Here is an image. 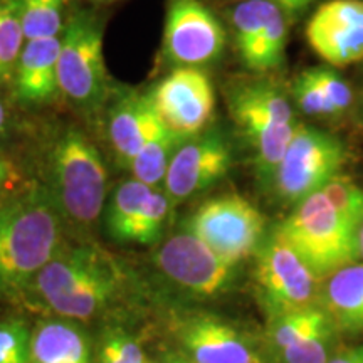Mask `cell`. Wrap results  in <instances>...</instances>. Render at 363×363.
Instances as JSON below:
<instances>
[{
    "label": "cell",
    "instance_id": "1",
    "mask_svg": "<svg viewBox=\"0 0 363 363\" xmlns=\"http://www.w3.org/2000/svg\"><path fill=\"white\" fill-rule=\"evenodd\" d=\"M126 279L123 266L96 242H66L35 276L22 301L48 316L86 323L115 305Z\"/></svg>",
    "mask_w": 363,
    "mask_h": 363
},
{
    "label": "cell",
    "instance_id": "2",
    "mask_svg": "<svg viewBox=\"0 0 363 363\" xmlns=\"http://www.w3.org/2000/svg\"><path fill=\"white\" fill-rule=\"evenodd\" d=\"M65 225L43 185L0 203V299L22 301L35 276L66 244Z\"/></svg>",
    "mask_w": 363,
    "mask_h": 363
},
{
    "label": "cell",
    "instance_id": "3",
    "mask_svg": "<svg viewBox=\"0 0 363 363\" xmlns=\"http://www.w3.org/2000/svg\"><path fill=\"white\" fill-rule=\"evenodd\" d=\"M48 192L66 225L93 230L104 214L108 172L98 148L78 128L61 131L48 158Z\"/></svg>",
    "mask_w": 363,
    "mask_h": 363
},
{
    "label": "cell",
    "instance_id": "4",
    "mask_svg": "<svg viewBox=\"0 0 363 363\" xmlns=\"http://www.w3.org/2000/svg\"><path fill=\"white\" fill-rule=\"evenodd\" d=\"M227 103L234 123L251 148L257 179L271 189L299 125L291 96L269 79H247L230 86Z\"/></svg>",
    "mask_w": 363,
    "mask_h": 363
},
{
    "label": "cell",
    "instance_id": "5",
    "mask_svg": "<svg viewBox=\"0 0 363 363\" xmlns=\"http://www.w3.org/2000/svg\"><path fill=\"white\" fill-rule=\"evenodd\" d=\"M274 230L320 281L358 259L357 227L338 214L321 190L294 206Z\"/></svg>",
    "mask_w": 363,
    "mask_h": 363
},
{
    "label": "cell",
    "instance_id": "6",
    "mask_svg": "<svg viewBox=\"0 0 363 363\" xmlns=\"http://www.w3.org/2000/svg\"><path fill=\"white\" fill-rule=\"evenodd\" d=\"M59 93L78 110L98 111L111 94L103 54V27L91 13H76L65 26L57 65Z\"/></svg>",
    "mask_w": 363,
    "mask_h": 363
},
{
    "label": "cell",
    "instance_id": "7",
    "mask_svg": "<svg viewBox=\"0 0 363 363\" xmlns=\"http://www.w3.org/2000/svg\"><path fill=\"white\" fill-rule=\"evenodd\" d=\"M320 283L276 230L262 239L254 254V289L267 320L320 305Z\"/></svg>",
    "mask_w": 363,
    "mask_h": 363
},
{
    "label": "cell",
    "instance_id": "8",
    "mask_svg": "<svg viewBox=\"0 0 363 363\" xmlns=\"http://www.w3.org/2000/svg\"><path fill=\"white\" fill-rule=\"evenodd\" d=\"M348 160L343 140L311 125L299 123L272 180L278 201L298 206L342 175Z\"/></svg>",
    "mask_w": 363,
    "mask_h": 363
},
{
    "label": "cell",
    "instance_id": "9",
    "mask_svg": "<svg viewBox=\"0 0 363 363\" xmlns=\"http://www.w3.org/2000/svg\"><path fill=\"white\" fill-rule=\"evenodd\" d=\"M222 259L240 264L254 256L266 238V217L239 194H225L201 203L184 222Z\"/></svg>",
    "mask_w": 363,
    "mask_h": 363
},
{
    "label": "cell",
    "instance_id": "10",
    "mask_svg": "<svg viewBox=\"0 0 363 363\" xmlns=\"http://www.w3.org/2000/svg\"><path fill=\"white\" fill-rule=\"evenodd\" d=\"M153 264L184 299L208 301L233 286L238 264L222 259L187 229L170 235L158 246Z\"/></svg>",
    "mask_w": 363,
    "mask_h": 363
},
{
    "label": "cell",
    "instance_id": "11",
    "mask_svg": "<svg viewBox=\"0 0 363 363\" xmlns=\"http://www.w3.org/2000/svg\"><path fill=\"white\" fill-rule=\"evenodd\" d=\"M148 99L162 123L184 142L211 128L216 91L201 67H175L150 91Z\"/></svg>",
    "mask_w": 363,
    "mask_h": 363
},
{
    "label": "cell",
    "instance_id": "12",
    "mask_svg": "<svg viewBox=\"0 0 363 363\" xmlns=\"http://www.w3.org/2000/svg\"><path fill=\"white\" fill-rule=\"evenodd\" d=\"M225 30L201 0H169L163 54L175 67H201L224 51Z\"/></svg>",
    "mask_w": 363,
    "mask_h": 363
},
{
    "label": "cell",
    "instance_id": "13",
    "mask_svg": "<svg viewBox=\"0 0 363 363\" xmlns=\"http://www.w3.org/2000/svg\"><path fill=\"white\" fill-rule=\"evenodd\" d=\"M233 145L219 128L185 140L172 158L163 190L172 202H182L203 192L229 174Z\"/></svg>",
    "mask_w": 363,
    "mask_h": 363
},
{
    "label": "cell",
    "instance_id": "14",
    "mask_svg": "<svg viewBox=\"0 0 363 363\" xmlns=\"http://www.w3.org/2000/svg\"><path fill=\"white\" fill-rule=\"evenodd\" d=\"M174 337L190 363H262L252 340L214 313H190L177 321Z\"/></svg>",
    "mask_w": 363,
    "mask_h": 363
},
{
    "label": "cell",
    "instance_id": "15",
    "mask_svg": "<svg viewBox=\"0 0 363 363\" xmlns=\"http://www.w3.org/2000/svg\"><path fill=\"white\" fill-rule=\"evenodd\" d=\"M311 49L331 67L363 61V0H328L306 26Z\"/></svg>",
    "mask_w": 363,
    "mask_h": 363
},
{
    "label": "cell",
    "instance_id": "16",
    "mask_svg": "<svg viewBox=\"0 0 363 363\" xmlns=\"http://www.w3.org/2000/svg\"><path fill=\"white\" fill-rule=\"evenodd\" d=\"M333 321L321 305L269 321L267 343L279 363H328Z\"/></svg>",
    "mask_w": 363,
    "mask_h": 363
},
{
    "label": "cell",
    "instance_id": "17",
    "mask_svg": "<svg viewBox=\"0 0 363 363\" xmlns=\"http://www.w3.org/2000/svg\"><path fill=\"white\" fill-rule=\"evenodd\" d=\"M94 340L84 323L67 318L38 320L30 333V363H93Z\"/></svg>",
    "mask_w": 363,
    "mask_h": 363
},
{
    "label": "cell",
    "instance_id": "18",
    "mask_svg": "<svg viewBox=\"0 0 363 363\" xmlns=\"http://www.w3.org/2000/svg\"><path fill=\"white\" fill-rule=\"evenodd\" d=\"M59 52L61 35L27 40L13 72V86L19 101L38 106L56 96L59 93Z\"/></svg>",
    "mask_w": 363,
    "mask_h": 363
},
{
    "label": "cell",
    "instance_id": "19",
    "mask_svg": "<svg viewBox=\"0 0 363 363\" xmlns=\"http://www.w3.org/2000/svg\"><path fill=\"white\" fill-rule=\"evenodd\" d=\"M155 120L157 113L150 104L148 94L126 91L116 99L108 116V138L120 165L130 169Z\"/></svg>",
    "mask_w": 363,
    "mask_h": 363
},
{
    "label": "cell",
    "instance_id": "20",
    "mask_svg": "<svg viewBox=\"0 0 363 363\" xmlns=\"http://www.w3.org/2000/svg\"><path fill=\"white\" fill-rule=\"evenodd\" d=\"M320 305L337 331L363 333V262H353L325 279Z\"/></svg>",
    "mask_w": 363,
    "mask_h": 363
},
{
    "label": "cell",
    "instance_id": "21",
    "mask_svg": "<svg viewBox=\"0 0 363 363\" xmlns=\"http://www.w3.org/2000/svg\"><path fill=\"white\" fill-rule=\"evenodd\" d=\"M182 142L184 140L172 133L157 116L147 136V142L143 143L142 150L130 165V170L133 172V179L143 182L150 187L158 189V185H162L165 180L172 158H174Z\"/></svg>",
    "mask_w": 363,
    "mask_h": 363
},
{
    "label": "cell",
    "instance_id": "22",
    "mask_svg": "<svg viewBox=\"0 0 363 363\" xmlns=\"http://www.w3.org/2000/svg\"><path fill=\"white\" fill-rule=\"evenodd\" d=\"M153 187L143 182L131 179L118 187L104 207V230L115 242L128 244L130 233L136 217L140 216L145 202L148 201Z\"/></svg>",
    "mask_w": 363,
    "mask_h": 363
},
{
    "label": "cell",
    "instance_id": "23",
    "mask_svg": "<svg viewBox=\"0 0 363 363\" xmlns=\"http://www.w3.org/2000/svg\"><path fill=\"white\" fill-rule=\"evenodd\" d=\"M288 17L272 4L269 16L266 19L264 30L246 61V66L256 72H269L284 65L286 40H288Z\"/></svg>",
    "mask_w": 363,
    "mask_h": 363
},
{
    "label": "cell",
    "instance_id": "24",
    "mask_svg": "<svg viewBox=\"0 0 363 363\" xmlns=\"http://www.w3.org/2000/svg\"><path fill=\"white\" fill-rule=\"evenodd\" d=\"M271 7V0H244L233 9L230 24H233L234 43L244 65L251 57L254 48L264 30Z\"/></svg>",
    "mask_w": 363,
    "mask_h": 363
},
{
    "label": "cell",
    "instance_id": "25",
    "mask_svg": "<svg viewBox=\"0 0 363 363\" xmlns=\"http://www.w3.org/2000/svg\"><path fill=\"white\" fill-rule=\"evenodd\" d=\"M67 0H17L27 40L56 38L65 30Z\"/></svg>",
    "mask_w": 363,
    "mask_h": 363
},
{
    "label": "cell",
    "instance_id": "26",
    "mask_svg": "<svg viewBox=\"0 0 363 363\" xmlns=\"http://www.w3.org/2000/svg\"><path fill=\"white\" fill-rule=\"evenodd\" d=\"M143 347L121 325H108L94 340L93 363H147Z\"/></svg>",
    "mask_w": 363,
    "mask_h": 363
},
{
    "label": "cell",
    "instance_id": "27",
    "mask_svg": "<svg viewBox=\"0 0 363 363\" xmlns=\"http://www.w3.org/2000/svg\"><path fill=\"white\" fill-rule=\"evenodd\" d=\"M24 40L17 0H0V79L13 76Z\"/></svg>",
    "mask_w": 363,
    "mask_h": 363
},
{
    "label": "cell",
    "instance_id": "28",
    "mask_svg": "<svg viewBox=\"0 0 363 363\" xmlns=\"http://www.w3.org/2000/svg\"><path fill=\"white\" fill-rule=\"evenodd\" d=\"M172 201L165 190L153 189L148 201L136 217L133 229L130 233L128 244H138V246H153L160 242L163 230H165L167 220L170 216Z\"/></svg>",
    "mask_w": 363,
    "mask_h": 363
},
{
    "label": "cell",
    "instance_id": "29",
    "mask_svg": "<svg viewBox=\"0 0 363 363\" xmlns=\"http://www.w3.org/2000/svg\"><path fill=\"white\" fill-rule=\"evenodd\" d=\"M33 326L22 316L0 320V363H30Z\"/></svg>",
    "mask_w": 363,
    "mask_h": 363
},
{
    "label": "cell",
    "instance_id": "30",
    "mask_svg": "<svg viewBox=\"0 0 363 363\" xmlns=\"http://www.w3.org/2000/svg\"><path fill=\"white\" fill-rule=\"evenodd\" d=\"M289 96H291L294 106L303 115L318 118V120H335V118H338L337 111L333 110V106L326 99L316 81L311 78L308 69L299 72L296 79L293 81Z\"/></svg>",
    "mask_w": 363,
    "mask_h": 363
},
{
    "label": "cell",
    "instance_id": "31",
    "mask_svg": "<svg viewBox=\"0 0 363 363\" xmlns=\"http://www.w3.org/2000/svg\"><path fill=\"white\" fill-rule=\"evenodd\" d=\"M321 192L326 195L331 206L337 208L338 214L343 216L358 230V225L363 220V189L342 174L328 182Z\"/></svg>",
    "mask_w": 363,
    "mask_h": 363
},
{
    "label": "cell",
    "instance_id": "32",
    "mask_svg": "<svg viewBox=\"0 0 363 363\" xmlns=\"http://www.w3.org/2000/svg\"><path fill=\"white\" fill-rule=\"evenodd\" d=\"M311 78L316 81L323 94L328 99L333 110L337 111L338 116L347 113L355 103V96H353L352 86L347 83L340 72L331 66H316L310 67Z\"/></svg>",
    "mask_w": 363,
    "mask_h": 363
},
{
    "label": "cell",
    "instance_id": "33",
    "mask_svg": "<svg viewBox=\"0 0 363 363\" xmlns=\"http://www.w3.org/2000/svg\"><path fill=\"white\" fill-rule=\"evenodd\" d=\"M271 2L276 4L284 12L288 21H293L301 16L306 9H310L316 0H271Z\"/></svg>",
    "mask_w": 363,
    "mask_h": 363
},
{
    "label": "cell",
    "instance_id": "34",
    "mask_svg": "<svg viewBox=\"0 0 363 363\" xmlns=\"http://www.w3.org/2000/svg\"><path fill=\"white\" fill-rule=\"evenodd\" d=\"M328 363H363V345L337 353Z\"/></svg>",
    "mask_w": 363,
    "mask_h": 363
},
{
    "label": "cell",
    "instance_id": "35",
    "mask_svg": "<svg viewBox=\"0 0 363 363\" xmlns=\"http://www.w3.org/2000/svg\"><path fill=\"white\" fill-rule=\"evenodd\" d=\"M162 363H190V362L185 357H182L179 352H170L163 357Z\"/></svg>",
    "mask_w": 363,
    "mask_h": 363
},
{
    "label": "cell",
    "instance_id": "36",
    "mask_svg": "<svg viewBox=\"0 0 363 363\" xmlns=\"http://www.w3.org/2000/svg\"><path fill=\"white\" fill-rule=\"evenodd\" d=\"M357 251H358V257L363 261V220L362 224L358 225V230H357Z\"/></svg>",
    "mask_w": 363,
    "mask_h": 363
},
{
    "label": "cell",
    "instance_id": "37",
    "mask_svg": "<svg viewBox=\"0 0 363 363\" xmlns=\"http://www.w3.org/2000/svg\"><path fill=\"white\" fill-rule=\"evenodd\" d=\"M6 126H7V110L6 106H4V103L0 101V135L6 131Z\"/></svg>",
    "mask_w": 363,
    "mask_h": 363
},
{
    "label": "cell",
    "instance_id": "38",
    "mask_svg": "<svg viewBox=\"0 0 363 363\" xmlns=\"http://www.w3.org/2000/svg\"><path fill=\"white\" fill-rule=\"evenodd\" d=\"M7 174H9V169H7V163L4 162V158L0 157V185L4 184V180L7 179Z\"/></svg>",
    "mask_w": 363,
    "mask_h": 363
},
{
    "label": "cell",
    "instance_id": "39",
    "mask_svg": "<svg viewBox=\"0 0 363 363\" xmlns=\"http://www.w3.org/2000/svg\"><path fill=\"white\" fill-rule=\"evenodd\" d=\"M357 116H358V121H360V125L363 126V94L358 99V104H357Z\"/></svg>",
    "mask_w": 363,
    "mask_h": 363
},
{
    "label": "cell",
    "instance_id": "40",
    "mask_svg": "<svg viewBox=\"0 0 363 363\" xmlns=\"http://www.w3.org/2000/svg\"><path fill=\"white\" fill-rule=\"evenodd\" d=\"M99 2H106V0H99Z\"/></svg>",
    "mask_w": 363,
    "mask_h": 363
},
{
    "label": "cell",
    "instance_id": "41",
    "mask_svg": "<svg viewBox=\"0 0 363 363\" xmlns=\"http://www.w3.org/2000/svg\"><path fill=\"white\" fill-rule=\"evenodd\" d=\"M147 363H153V362H147Z\"/></svg>",
    "mask_w": 363,
    "mask_h": 363
}]
</instances>
